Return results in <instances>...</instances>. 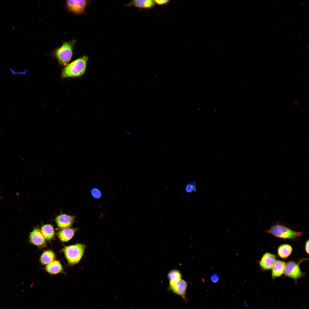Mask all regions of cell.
I'll return each mask as SVG.
<instances>
[{
	"instance_id": "obj_32",
	"label": "cell",
	"mask_w": 309,
	"mask_h": 309,
	"mask_svg": "<svg viewBox=\"0 0 309 309\" xmlns=\"http://www.w3.org/2000/svg\"><path fill=\"white\" fill-rule=\"evenodd\" d=\"M300 55H298V58H299V57H300Z\"/></svg>"
},
{
	"instance_id": "obj_1",
	"label": "cell",
	"mask_w": 309,
	"mask_h": 309,
	"mask_svg": "<svg viewBox=\"0 0 309 309\" xmlns=\"http://www.w3.org/2000/svg\"><path fill=\"white\" fill-rule=\"evenodd\" d=\"M88 59V56L84 55L67 64L62 70V77H75L83 75L86 70Z\"/></svg>"
},
{
	"instance_id": "obj_28",
	"label": "cell",
	"mask_w": 309,
	"mask_h": 309,
	"mask_svg": "<svg viewBox=\"0 0 309 309\" xmlns=\"http://www.w3.org/2000/svg\"><path fill=\"white\" fill-rule=\"evenodd\" d=\"M299 35H300V34H299V33L298 34V35H297V36H296V37H298V36H299Z\"/></svg>"
},
{
	"instance_id": "obj_16",
	"label": "cell",
	"mask_w": 309,
	"mask_h": 309,
	"mask_svg": "<svg viewBox=\"0 0 309 309\" xmlns=\"http://www.w3.org/2000/svg\"><path fill=\"white\" fill-rule=\"evenodd\" d=\"M41 231L45 238L48 240L51 239L55 234L53 226L49 224L43 225L41 228Z\"/></svg>"
},
{
	"instance_id": "obj_12",
	"label": "cell",
	"mask_w": 309,
	"mask_h": 309,
	"mask_svg": "<svg viewBox=\"0 0 309 309\" xmlns=\"http://www.w3.org/2000/svg\"><path fill=\"white\" fill-rule=\"evenodd\" d=\"M286 263L282 261L276 260L272 268V277L275 278L282 276L283 273Z\"/></svg>"
},
{
	"instance_id": "obj_13",
	"label": "cell",
	"mask_w": 309,
	"mask_h": 309,
	"mask_svg": "<svg viewBox=\"0 0 309 309\" xmlns=\"http://www.w3.org/2000/svg\"><path fill=\"white\" fill-rule=\"evenodd\" d=\"M45 269L47 272L51 274H57L63 271L61 264L58 261L49 263L45 267Z\"/></svg>"
},
{
	"instance_id": "obj_33",
	"label": "cell",
	"mask_w": 309,
	"mask_h": 309,
	"mask_svg": "<svg viewBox=\"0 0 309 309\" xmlns=\"http://www.w3.org/2000/svg\"><path fill=\"white\" fill-rule=\"evenodd\" d=\"M303 29H304V28H303V29H302L301 31V32H302V31L303 30Z\"/></svg>"
},
{
	"instance_id": "obj_15",
	"label": "cell",
	"mask_w": 309,
	"mask_h": 309,
	"mask_svg": "<svg viewBox=\"0 0 309 309\" xmlns=\"http://www.w3.org/2000/svg\"><path fill=\"white\" fill-rule=\"evenodd\" d=\"M292 251V247L288 244L280 245L278 249V253L281 258L285 259L290 255Z\"/></svg>"
},
{
	"instance_id": "obj_14",
	"label": "cell",
	"mask_w": 309,
	"mask_h": 309,
	"mask_svg": "<svg viewBox=\"0 0 309 309\" xmlns=\"http://www.w3.org/2000/svg\"><path fill=\"white\" fill-rule=\"evenodd\" d=\"M76 229L71 228H66L60 231L58 236L62 241L66 242L70 240L73 237Z\"/></svg>"
},
{
	"instance_id": "obj_3",
	"label": "cell",
	"mask_w": 309,
	"mask_h": 309,
	"mask_svg": "<svg viewBox=\"0 0 309 309\" xmlns=\"http://www.w3.org/2000/svg\"><path fill=\"white\" fill-rule=\"evenodd\" d=\"M267 233L281 238L293 239L301 236L302 232L294 231L289 228L277 223L270 228L265 231Z\"/></svg>"
},
{
	"instance_id": "obj_2",
	"label": "cell",
	"mask_w": 309,
	"mask_h": 309,
	"mask_svg": "<svg viewBox=\"0 0 309 309\" xmlns=\"http://www.w3.org/2000/svg\"><path fill=\"white\" fill-rule=\"evenodd\" d=\"M75 40L64 42L54 52V54L59 63L62 66H66L70 61L73 55Z\"/></svg>"
},
{
	"instance_id": "obj_4",
	"label": "cell",
	"mask_w": 309,
	"mask_h": 309,
	"mask_svg": "<svg viewBox=\"0 0 309 309\" xmlns=\"http://www.w3.org/2000/svg\"><path fill=\"white\" fill-rule=\"evenodd\" d=\"M85 247L84 244H77L65 247L63 251L69 263L74 264L78 263L82 258Z\"/></svg>"
},
{
	"instance_id": "obj_7",
	"label": "cell",
	"mask_w": 309,
	"mask_h": 309,
	"mask_svg": "<svg viewBox=\"0 0 309 309\" xmlns=\"http://www.w3.org/2000/svg\"><path fill=\"white\" fill-rule=\"evenodd\" d=\"M187 286L186 282L181 279L175 281H169L170 289L174 293L181 296L185 301Z\"/></svg>"
},
{
	"instance_id": "obj_26",
	"label": "cell",
	"mask_w": 309,
	"mask_h": 309,
	"mask_svg": "<svg viewBox=\"0 0 309 309\" xmlns=\"http://www.w3.org/2000/svg\"><path fill=\"white\" fill-rule=\"evenodd\" d=\"M304 2H301L300 4V6H302L304 5Z\"/></svg>"
},
{
	"instance_id": "obj_10",
	"label": "cell",
	"mask_w": 309,
	"mask_h": 309,
	"mask_svg": "<svg viewBox=\"0 0 309 309\" xmlns=\"http://www.w3.org/2000/svg\"><path fill=\"white\" fill-rule=\"evenodd\" d=\"M156 4L154 0H134L126 4V7H133L140 9H150L153 8Z\"/></svg>"
},
{
	"instance_id": "obj_27",
	"label": "cell",
	"mask_w": 309,
	"mask_h": 309,
	"mask_svg": "<svg viewBox=\"0 0 309 309\" xmlns=\"http://www.w3.org/2000/svg\"><path fill=\"white\" fill-rule=\"evenodd\" d=\"M309 47V45H307V46H306V48H308V47Z\"/></svg>"
},
{
	"instance_id": "obj_11",
	"label": "cell",
	"mask_w": 309,
	"mask_h": 309,
	"mask_svg": "<svg viewBox=\"0 0 309 309\" xmlns=\"http://www.w3.org/2000/svg\"><path fill=\"white\" fill-rule=\"evenodd\" d=\"M75 217L66 214H62L58 216L55 220L58 227L61 229L67 228L73 223Z\"/></svg>"
},
{
	"instance_id": "obj_25",
	"label": "cell",
	"mask_w": 309,
	"mask_h": 309,
	"mask_svg": "<svg viewBox=\"0 0 309 309\" xmlns=\"http://www.w3.org/2000/svg\"><path fill=\"white\" fill-rule=\"evenodd\" d=\"M293 102L294 104L296 106H298L300 104V102L298 100L294 99L293 100Z\"/></svg>"
},
{
	"instance_id": "obj_6",
	"label": "cell",
	"mask_w": 309,
	"mask_h": 309,
	"mask_svg": "<svg viewBox=\"0 0 309 309\" xmlns=\"http://www.w3.org/2000/svg\"><path fill=\"white\" fill-rule=\"evenodd\" d=\"M89 1L87 0H67L66 5L68 9L75 14L83 13Z\"/></svg>"
},
{
	"instance_id": "obj_34",
	"label": "cell",
	"mask_w": 309,
	"mask_h": 309,
	"mask_svg": "<svg viewBox=\"0 0 309 309\" xmlns=\"http://www.w3.org/2000/svg\"><path fill=\"white\" fill-rule=\"evenodd\" d=\"M286 9H285V10H284V11H285L286 10Z\"/></svg>"
},
{
	"instance_id": "obj_8",
	"label": "cell",
	"mask_w": 309,
	"mask_h": 309,
	"mask_svg": "<svg viewBox=\"0 0 309 309\" xmlns=\"http://www.w3.org/2000/svg\"><path fill=\"white\" fill-rule=\"evenodd\" d=\"M29 238L31 243L39 247H43L45 245V238L38 229L33 230L30 233Z\"/></svg>"
},
{
	"instance_id": "obj_29",
	"label": "cell",
	"mask_w": 309,
	"mask_h": 309,
	"mask_svg": "<svg viewBox=\"0 0 309 309\" xmlns=\"http://www.w3.org/2000/svg\"><path fill=\"white\" fill-rule=\"evenodd\" d=\"M282 21H281V22H280V23H279V24H281V23H282Z\"/></svg>"
},
{
	"instance_id": "obj_21",
	"label": "cell",
	"mask_w": 309,
	"mask_h": 309,
	"mask_svg": "<svg viewBox=\"0 0 309 309\" xmlns=\"http://www.w3.org/2000/svg\"><path fill=\"white\" fill-rule=\"evenodd\" d=\"M155 4L158 5H163L168 4L170 1V0H154Z\"/></svg>"
},
{
	"instance_id": "obj_9",
	"label": "cell",
	"mask_w": 309,
	"mask_h": 309,
	"mask_svg": "<svg viewBox=\"0 0 309 309\" xmlns=\"http://www.w3.org/2000/svg\"><path fill=\"white\" fill-rule=\"evenodd\" d=\"M276 260L275 255L268 252L265 253L260 260L259 264L264 270H269L273 268Z\"/></svg>"
},
{
	"instance_id": "obj_18",
	"label": "cell",
	"mask_w": 309,
	"mask_h": 309,
	"mask_svg": "<svg viewBox=\"0 0 309 309\" xmlns=\"http://www.w3.org/2000/svg\"><path fill=\"white\" fill-rule=\"evenodd\" d=\"M167 277L169 281H175L181 279V274L179 270L174 269L169 272Z\"/></svg>"
},
{
	"instance_id": "obj_5",
	"label": "cell",
	"mask_w": 309,
	"mask_h": 309,
	"mask_svg": "<svg viewBox=\"0 0 309 309\" xmlns=\"http://www.w3.org/2000/svg\"><path fill=\"white\" fill-rule=\"evenodd\" d=\"M304 259H302L298 263L291 261L286 264L284 273L286 276L290 277L296 282L297 280L304 276V273L300 270V264Z\"/></svg>"
},
{
	"instance_id": "obj_31",
	"label": "cell",
	"mask_w": 309,
	"mask_h": 309,
	"mask_svg": "<svg viewBox=\"0 0 309 309\" xmlns=\"http://www.w3.org/2000/svg\"><path fill=\"white\" fill-rule=\"evenodd\" d=\"M290 27H291V26H289V27H288V29H290Z\"/></svg>"
},
{
	"instance_id": "obj_24",
	"label": "cell",
	"mask_w": 309,
	"mask_h": 309,
	"mask_svg": "<svg viewBox=\"0 0 309 309\" xmlns=\"http://www.w3.org/2000/svg\"><path fill=\"white\" fill-rule=\"evenodd\" d=\"M305 250L308 254H309V240H308L305 244Z\"/></svg>"
},
{
	"instance_id": "obj_19",
	"label": "cell",
	"mask_w": 309,
	"mask_h": 309,
	"mask_svg": "<svg viewBox=\"0 0 309 309\" xmlns=\"http://www.w3.org/2000/svg\"><path fill=\"white\" fill-rule=\"evenodd\" d=\"M92 197L95 199H99L102 196V193L100 190L97 188H92L91 191Z\"/></svg>"
},
{
	"instance_id": "obj_17",
	"label": "cell",
	"mask_w": 309,
	"mask_h": 309,
	"mask_svg": "<svg viewBox=\"0 0 309 309\" xmlns=\"http://www.w3.org/2000/svg\"><path fill=\"white\" fill-rule=\"evenodd\" d=\"M55 259V255L53 251L47 250L44 252L40 257V260L43 264H49L53 261Z\"/></svg>"
},
{
	"instance_id": "obj_20",
	"label": "cell",
	"mask_w": 309,
	"mask_h": 309,
	"mask_svg": "<svg viewBox=\"0 0 309 309\" xmlns=\"http://www.w3.org/2000/svg\"><path fill=\"white\" fill-rule=\"evenodd\" d=\"M186 191L188 193L195 192L196 191V185L195 182L193 181L191 183H188L185 187Z\"/></svg>"
},
{
	"instance_id": "obj_30",
	"label": "cell",
	"mask_w": 309,
	"mask_h": 309,
	"mask_svg": "<svg viewBox=\"0 0 309 309\" xmlns=\"http://www.w3.org/2000/svg\"><path fill=\"white\" fill-rule=\"evenodd\" d=\"M257 2H256V3H255V4H254V5H256V4H257Z\"/></svg>"
},
{
	"instance_id": "obj_22",
	"label": "cell",
	"mask_w": 309,
	"mask_h": 309,
	"mask_svg": "<svg viewBox=\"0 0 309 309\" xmlns=\"http://www.w3.org/2000/svg\"><path fill=\"white\" fill-rule=\"evenodd\" d=\"M211 281L214 283L217 282L219 280V276L217 274H213L211 278Z\"/></svg>"
},
{
	"instance_id": "obj_23",
	"label": "cell",
	"mask_w": 309,
	"mask_h": 309,
	"mask_svg": "<svg viewBox=\"0 0 309 309\" xmlns=\"http://www.w3.org/2000/svg\"><path fill=\"white\" fill-rule=\"evenodd\" d=\"M10 71L13 74H24L27 72V70H25L23 72H17L13 70L12 69H10Z\"/></svg>"
}]
</instances>
